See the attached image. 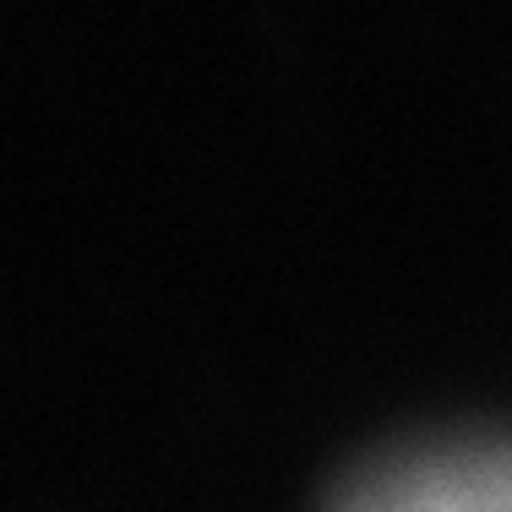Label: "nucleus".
Listing matches in <instances>:
<instances>
[{
	"label": "nucleus",
	"instance_id": "f257e3e1",
	"mask_svg": "<svg viewBox=\"0 0 512 512\" xmlns=\"http://www.w3.org/2000/svg\"><path fill=\"white\" fill-rule=\"evenodd\" d=\"M360 507H512V447H458V453H425L382 469L349 491Z\"/></svg>",
	"mask_w": 512,
	"mask_h": 512
}]
</instances>
